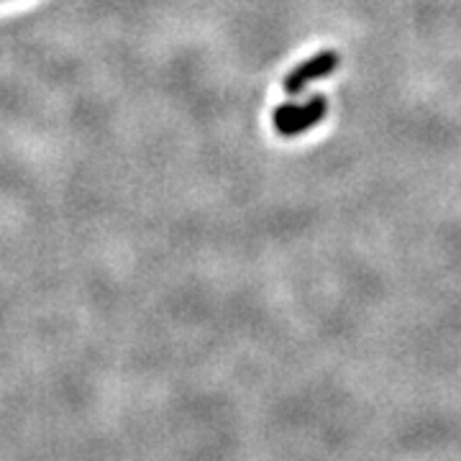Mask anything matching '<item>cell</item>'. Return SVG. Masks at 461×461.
I'll list each match as a JSON object with an SVG mask.
<instances>
[{"label": "cell", "instance_id": "6da1fadb", "mask_svg": "<svg viewBox=\"0 0 461 461\" xmlns=\"http://www.w3.org/2000/svg\"><path fill=\"white\" fill-rule=\"evenodd\" d=\"M328 113V100L323 95H313L308 103H284L277 106L272 124L277 128V134L284 139H295L302 136L305 131H310L313 126L323 124Z\"/></svg>", "mask_w": 461, "mask_h": 461}, {"label": "cell", "instance_id": "7a4b0ae2", "mask_svg": "<svg viewBox=\"0 0 461 461\" xmlns=\"http://www.w3.org/2000/svg\"><path fill=\"white\" fill-rule=\"evenodd\" d=\"M338 67H341V54L334 52V49H323V52H318L316 57L305 59L302 65H298L295 70L284 77V92H287L290 98H295V95L305 92V88H308L310 83L326 80V77H328L331 72H336Z\"/></svg>", "mask_w": 461, "mask_h": 461}]
</instances>
